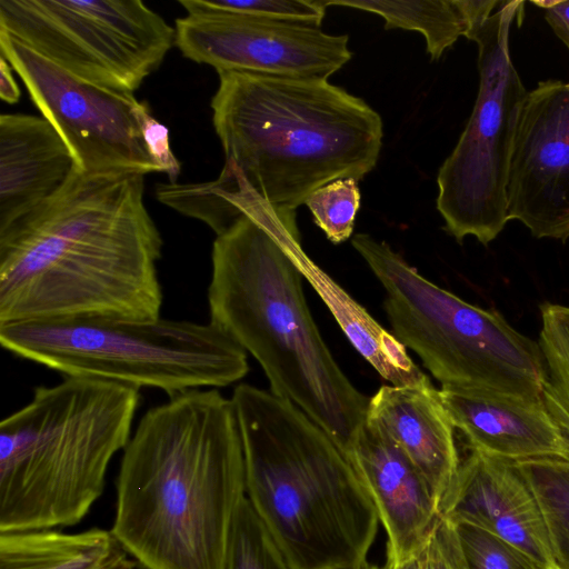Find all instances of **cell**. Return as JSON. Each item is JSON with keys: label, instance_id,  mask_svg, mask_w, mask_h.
I'll return each mask as SVG.
<instances>
[{"label": "cell", "instance_id": "cell-18", "mask_svg": "<svg viewBox=\"0 0 569 569\" xmlns=\"http://www.w3.org/2000/svg\"><path fill=\"white\" fill-rule=\"evenodd\" d=\"M367 418L378 422L428 481L440 502L460 465L455 426L431 381L382 386Z\"/></svg>", "mask_w": 569, "mask_h": 569}, {"label": "cell", "instance_id": "cell-22", "mask_svg": "<svg viewBox=\"0 0 569 569\" xmlns=\"http://www.w3.org/2000/svg\"><path fill=\"white\" fill-rule=\"evenodd\" d=\"M541 400L569 446V306L540 307Z\"/></svg>", "mask_w": 569, "mask_h": 569}, {"label": "cell", "instance_id": "cell-12", "mask_svg": "<svg viewBox=\"0 0 569 569\" xmlns=\"http://www.w3.org/2000/svg\"><path fill=\"white\" fill-rule=\"evenodd\" d=\"M174 30L182 56L218 73L328 80L352 58L348 34L242 14L189 12Z\"/></svg>", "mask_w": 569, "mask_h": 569}, {"label": "cell", "instance_id": "cell-25", "mask_svg": "<svg viewBox=\"0 0 569 569\" xmlns=\"http://www.w3.org/2000/svg\"><path fill=\"white\" fill-rule=\"evenodd\" d=\"M189 12H224L320 28L326 16L321 0H180Z\"/></svg>", "mask_w": 569, "mask_h": 569}, {"label": "cell", "instance_id": "cell-6", "mask_svg": "<svg viewBox=\"0 0 569 569\" xmlns=\"http://www.w3.org/2000/svg\"><path fill=\"white\" fill-rule=\"evenodd\" d=\"M139 389L84 377L39 386L0 423V531L74 526L124 450Z\"/></svg>", "mask_w": 569, "mask_h": 569}, {"label": "cell", "instance_id": "cell-16", "mask_svg": "<svg viewBox=\"0 0 569 569\" xmlns=\"http://www.w3.org/2000/svg\"><path fill=\"white\" fill-rule=\"evenodd\" d=\"M80 172L43 117L0 116V236L49 204Z\"/></svg>", "mask_w": 569, "mask_h": 569}, {"label": "cell", "instance_id": "cell-28", "mask_svg": "<svg viewBox=\"0 0 569 569\" xmlns=\"http://www.w3.org/2000/svg\"><path fill=\"white\" fill-rule=\"evenodd\" d=\"M422 569H469L453 525L440 516L420 555Z\"/></svg>", "mask_w": 569, "mask_h": 569}, {"label": "cell", "instance_id": "cell-24", "mask_svg": "<svg viewBox=\"0 0 569 569\" xmlns=\"http://www.w3.org/2000/svg\"><path fill=\"white\" fill-rule=\"evenodd\" d=\"M222 569H295L247 496L236 510Z\"/></svg>", "mask_w": 569, "mask_h": 569}, {"label": "cell", "instance_id": "cell-5", "mask_svg": "<svg viewBox=\"0 0 569 569\" xmlns=\"http://www.w3.org/2000/svg\"><path fill=\"white\" fill-rule=\"evenodd\" d=\"M246 496L295 569H352L379 523L353 467L292 402L241 383L233 389Z\"/></svg>", "mask_w": 569, "mask_h": 569}, {"label": "cell", "instance_id": "cell-20", "mask_svg": "<svg viewBox=\"0 0 569 569\" xmlns=\"http://www.w3.org/2000/svg\"><path fill=\"white\" fill-rule=\"evenodd\" d=\"M137 566L111 530L0 531V569H136Z\"/></svg>", "mask_w": 569, "mask_h": 569}, {"label": "cell", "instance_id": "cell-1", "mask_svg": "<svg viewBox=\"0 0 569 569\" xmlns=\"http://www.w3.org/2000/svg\"><path fill=\"white\" fill-rule=\"evenodd\" d=\"M144 176L79 172L39 212L0 236V325L160 318L162 239Z\"/></svg>", "mask_w": 569, "mask_h": 569}, {"label": "cell", "instance_id": "cell-21", "mask_svg": "<svg viewBox=\"0 0 569 569\" xmlns=\"http://www.w3.org/2000/svg\"><path fill=\"white\" fill-rule=\"evenodd\" d=\"M328 8L341 6L372 12L385 21L386 29L420 32L431 60H438L459 37L467 38L471 24L461 0H321Z\"/></svg>", "mask_w": 569, "mask_h": 569}, {"label": "cell", "instance_id": "cell-3", "mask_svg": "<svg viewBox=\"0 0 569 569\" xmlns=\"http://www.w3.org/2000/svg\"><path fill=\"white\" fill-rule=\"evenodd\" d=\"M238 209L242 217L212 246L210 321L253 356L272 393L300 408L346 453L370 398L343 373L309 311L292 257L300 243L296 212L254 192Z\"/></svg>", "mask_w": 569, "mask_h": 569}, {"label": "cell", "instance_id": "cell-31", "mask_svg": "<svg viewBox=\"0 0 569 569\" xmlns=\"http://www.w3.org/2000/svg\"><path fill=\"white\" fill-rule=\"evenodd\" d=\"M20 89L12 76L10 64L4 57L0 58V98L7 103H16L20 99Z\"/></svg>", "mask_w": 569, "mask_h": 569}, {"label": "cell", "instance_id": "cell-4", "mask_svg": "<svg viewBox=\"0 0 569 569\" xmlns=\"http://www.w3.org/2000/svg\"><path fill=\"white\" fill-rule=\"evenodd\" d=\"M218 74L211 109L221 173L273 208L296 212L318 188L360 181L376 167L383 124L361 98L326 79Z\"/></svg>", "mask_w": 569, "mask_h": 569}, {"label": "cell", "instance_id": "cell-15", "mask_svg": "<svg viewBox=\"0 0 569 569\" xmlns=\"http://www.w3.org/2000/svg\"><path fill=\"white\" fill-rule=\"evenodd\" d=\"M440 516L481 528L556 569L539 505L511 461L471 450L440 502Z\"/></svg>", "mask_w": 569, "mask_h": 569}, {"label": "cell", "instance_id": "cell-2", "mask_svg": "<svg viewBox=\"0 0 569 569\" xmlns=\"http://www.w3.org/2000/svg\"><path fill=\"white\" fill-rule=\"evenodd\" d=\"M244 496L233 402L192 389L140 419L123 450L111 531L144 569H222Z\"/></svg>", "mask_w": 569, "mask_h": 569}, {"label": "cell", "instance_id": "cell-29", "mask_svg": "<svg viewBox=\"0 0 569 569\" xmlns=\"http://www.w3.org/2000/svg\"><path fill=\"white\" fill-rule=\"evenodd\" d=\"M141 130L147 150L160 172L169 177L170 183H177L181 166L172 152L168 128L156 120L148 109L142 116Z\"/></svg>", "mask_w": 569, "mask_h": 569}, {"label": "cell", "instance_id": "cell-26", "mask_svg": "<svg viewBox=\"0 0 569 569\" xmlns=\"http://www.w3.org/2000/svg\"><path fill=\"white\" fill-rule=\"evenodd\" d=\"M356 179L331 181L315 190L306 200L315 223L332 243L348 240L360 208V189Z\"/></svg>", "mask_w": 569, "mask_h": 569}, {"label": "cell", "instance_id": "cell-19", "mask_svg": "<svg viewBox=\"0 0 569 569\" xmlns=\"http://www.w3.org/2000/svg\"><path fill=\"white\" fill-rule=\"evenodd\" d=\"M292 257L306 279L328 307L355 349L391 386L430 382L407 352V348L302 250L292 249Z\"/></svg>", "mask_w": 569, "mask_h": 569}, {"label": "cell", "instance_id": "cell-14", "mask_svg": "<svg viewBox=\"0 0 569 569\" xmlns=\"http://www.w3.org/2000/svg\"><path fill=\"white\" fill-rule=\"evenodd\" d=\"M367 489L387 533V560L420 555L440 500L413 462L375 420L367 418L345 453Z\"/></svg>", "mask_w": 569, "mask_h": 569}, {"label": "cell", "instance_id": "cell-8", "mask_svg": "<svg viewBox=\"0 0 569 569\" xmlns=\"http://www.w3.org/2000/svg\"><path fill=\"white\" fill-rule=\"evenodd\" d=\"M352 247L385 290L395 337L421 360L441 387L541 399L538 341L496 311L470 305L421 276L387 242L355 234Z\"/></svg>", "mask_w": 569, "mask_h": 569}, {"label": "cell", "instance_id": "cell-23", "mask_svg": "<svg viewBox=\"0 0 569 569\" xmlns=\"http://www.w3.org/2000/svg\"><path fill=\"white\" fill-rule=\"evenodd\" d=\"M539 505L556 569H569V460L513 462Z\"/></svg>", "mask_w": 569, "mask_h": 569}, {"label": "cell", "instance_id": "cell-32", "mask_svg": "<svg viewBox=\"0 0 569 569\" xmlns=\"http://www.w3.org/2000/svg\"><path fill=\"white\" fill-rule=\"evenodd\" d=\"M352 569H422V568H421L420 557L417 556V557H413L409 560H406V561L399 562V563L386 560V563L383 566L372 565L366 560L365 562L358 565L357 567H355Z\"/></svg>", "mask_w": 569, "mask_h": 569}, {"label": "cell", "instance_id": "cell-30", "mask_svg": "<svg viewBox=\"0 0 569 569\" xmlns=\"http://www.w3.org/2000/svg\"><path fill=\"white\" fill-rule=\"evenodd\" d=\"M545 9V17L557 37L569 49V0L532 1Z\"/></svg>", "mask_w": 569, "mask_h": 569}, {"label": "cell", "instance_id": "cell-10", "mask_svg": "<svg viewBox=\"0 0 569 569\" xmlns=\"http://www.w3.org/2000/svg\"><path fill=\"white\" fill-rule=\"evenodd\" d=\"M0 31L83 81L129 93L176 41L139 0H0Z\"/></svg>", "mask_w": 569, "mask_h": 569}, {"label": "cell", "instance_id": "cell-13", "mask_svg": "<svg viewBox=\"0 0 569 569\" xmlns=\"http://www.w3.org/2000/svg\"><path fill=\"white\" fill-rule=\"evenodd\" d=\"M507 218L536 238L569 239V82L547 80L520 109L507 179Z\"/></svg>", "mask_w": 569, "mask_h": 569}, {"label": "cell", "instance_id": "cell-11", "mask_svg": "<svg viewBox=\"0 0 569 569\" xmlns=\"http://www.w3.org/2000/svg\"><path fill=\"white\" fill-rule=\"evenodd\" d=\"M0 53L19 74L41 117L64 140L81 172H160L141 130L149 107L133 93L83 81L4 31H0Z\"/></svg>", "mask_w": 569, "mask_h": 569}, {"label": "cell", "instance_id": "cell-27", "mask_svg": "<svg viewBox=\"0 0 569 569\" xmlns=\"http://www.w3.org/2000/svg\"><path fill=\"white\" fill-rule=\"evenodd\" d=\"M451 523L469 569H550L481 528L465 522Z\"/></svg>", "mask_w": 569, "mask_h": 569}, {"label": "cell", "instance_id": "cell-9", "mask_svg": "<svg viewBox=\"0 0 569 569\" xmlns=\"http://www.w3.org/2000/svg\"><path fill=\"white\" fill-rule=\"evenodd\" d=\"M522 1L498 10L468 34L478 46L479 89L456 147L439 169L437 209L458 242L473 236L491 242L508 222L507 179L521 106L529 91L512 64L509 31Z\"/></svg>", "mask_w": 569, "mask_h": 569}, {"label": "cell", "instance_id": "cell-7", "mask_svg": "<svg viewBox=\"0 0 569 569\" xmlns=\"http://www.w3.org/2000/svg\"><path fill=\"white\" fill-rule=\"evenodd\" d=\"M12 355L66 377L156 388L170 397L227 387L249 371L247 352L209 321L78 317L0 325Z\"/></svg>", "mask_w": 569, "mask_h": 569}, {"label": "cell", "instance_id": "cell-17", "mask_svg": "<svg viewBox=\"0 0 569 569\" xmlns=\"http://www.w3.org/2000/svg\"><path fill=\"white\" fill-rule=\"evenodd\" d=\"M439 396L471 450L511 462L569 460V446L541 399L449 387Z\"/></svg>", "mask_w": 569, "mask_h": 569}]
</instances>
